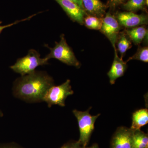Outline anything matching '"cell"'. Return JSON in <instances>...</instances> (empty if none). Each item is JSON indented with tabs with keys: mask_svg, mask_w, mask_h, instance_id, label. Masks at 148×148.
Returning a JSON list of instances; mask_svg holds the SVG:
<instances>
[{
	"mask_svg": "<svg viewBox=\"0 0 148 148\" xmlns=\"http://www.w3.org/2000/svg\"><path fill=\"white\" fill-rule=\"evenodd\" d=\"M54 85L53 78L47 73L35 71L21 76L14 81L12 94L15 98L26 103H41L49 88Z\"/></svg>",
	"mask_w": 148,
	"mask_h": 148,
	"instance_id": "obj_1",
	"label": "cell"
},
{
	"mask_svg": "<svg viewBox=\"0 0 148 148\" xmlns=\"http://www.w3.org/2000/svg\"><path fill=\"white\" fill-rule=\"evenodd\" d=\"M59 42H56L55 45L53 48L47 47L49 49L50 52L45 57L48 60L51 58L57 59L62 63L79 68L80 63L77 60L73 51L66 42L65 36L61 35Z\"/></svg>",
	"mask_w": 148,
	"mask_h": 148,
	"instance_id": "obj_2",
	"label": "cell"
},
{
	"mask_svg": "<svg viewBox=\"0 0 148 148\" xmlns=\"http://www.w3.org/2000/svg\"><path fill=\"white\" fill-rule=\"evenodd\" d=\"M48 61L46 58H41L38 51L32 49L27 56L17 59L10 68L14 72L24 76L34 71L38 66L47 65Z\"/></svg>",
	"mask_w": 148,
	"mask_h": 148,
	"instance_id": "obj_3",
	"label": "cell"
},
{
	"mask_svg": "<svg viewBox=\"0 0 148 148\" xmlns=\"http://www.w3.org/2000/svg\"><path fill=\"white\" fill-rule=\"evenodd\" d=\"M91 108L87 110L82 112L76 110L73 111L75 116L76 118L79 127L80 136L79 142L85 148L89 143L90 137L95 128V121L101 114L92 116L89 113Z\"/></svg>",
	"mask_w": 148,
	"mask_h": 148,
	"instance_id": "obj_4",
	"label": "cell"
},
{
	"mask_svg": "<svg viewBox=\"0 0 148 148\" xmlns=\"http://www.w3.org/2000/svg\"><path fill=\"white\" fill-rule=\"evenodd\" d=\"M73 93L71 85V80L67 79L60 85H54L49 88L46 92L43 102H45L49 108L54 105L64 107L66 98Z\"/></svg>",
	"mask_w": 148,
	"mask_h": 148,
	"instance_id": "obj_5",
	"label": "cell"
},
{
	"mask_svg": "<svg viewBox=\"0 0 148 148\" xmlns=\"http://www.w3.org/2000/svg\"><path fill=\"white\" fill-rule=\"evenodd\" d=\"M102 19V27L100 31L110 42L114 50L116 49V44L122 27L114 15L112 14L110 12H106Z\"/></svg>",
	"mask_w": 148,
	"mask_h": 148,
	"instance_id": "obj_6",
	"label": "cell"
},
{
	"mask_svg": "<svg viewBox=\"0 0 148 148\" xmlns=\"http://www.w3.org/2000/svg\"><path fill=\"white\" fill-rule=\"evenodd\" d=\"M122 28L131 29L148 24V15L145 13L139 14L135 12L125 11L118 12L114 15Z\"/></svg>",
	"mask_w": 148,
	"mask_h": 148,
	"instance_id": "obj_7",
	"label": "cell"
},
{
	"mask_svg": "<svg viewBox=\"0 0 148 148\" xmlns=\"http://www.w3.org/2000/svg\"><path fill=\"white\" fill-rule=\"evenodd\" d=\"M134 131L125 127H118L111 140L110 148H132Z\"/></svg>",
	"mask_w": 148,
	"mask_h": 148,
	"instance_id": "obj_8",
	"label": "cell"
},
{
	"mask_svg": "<svg viewBox=\"0 0 148 148\" xmlns=\"http://www.w3.org/2000/svg\"><path fill=\"white\" fill-rule=\"evenodd\" d=\"M55 1L61 6L72 20L80 25H84L85 16L87 15L79 6L69 0Z\"/></svg>",
	"mask_w": 148,
	"mask_h": 148,
	"instance_id": "obj_9",
	"label": "cell"
},
{
	"mask_svg": "<svg viewBox=\"0 0 148 148\" xmlns=\"http://www.w3.org/2000/svg\"><path fill=\"white\" fill-rule=\"evenodd\" d=\"M114 57L112 64L108 75L111 84H114L116 81L119 78L124 75L127 69V64L125 61H123L118 54L116 49H114Z\"/></svg>",
	"mask_w": 148,
	"mask_h": 148,
	"instance_id": "obj_10",
	"label": "cell"
},
{
	"mask_svg": "<svg viewBox=\"0 0 148 148\" xmlns=\"http://www.w3.org/2000/svg\"><path fill=\"white\" fill-rule=\"evenodd\" d=\"M82 9L87 15L103 18L106 13L107 5L100 0H82Z\"/></svg>",
	"mask_w": 148,
	"mask_h": 148,
	"instance_id": "obj_11",
	"label": "cell"
},
{
	"mask_svg": "<svg viewBox=\"0 0 148 148\" xmlns=\"http://www.w3.org/2000/svg\"><path fill=\"white\" fill-rule=\"evenodd\" d=\"M125 31L131 41L135 45H140L144 41L147 40L148 30L145 25H142L131 29H125Z\"/></svg>",
	"mask_w": 148,
	"mask_h": 148,
	"instance_id": "obj_12",
	"label": "cell"
},
{
	"mask_svg": "<svg viewBox=\"0 0 148 148\" xmlns=\"http://www.w3.org/2000/svg\"><path fill=\"white\" fill-rule=\"evenodd\" d=\"M148 123V109H140L132 114V125L130 128L133 131L140 130Z\"/></svg>",
	"mask_w": 148,
	"mask_h": 148,
	"instance_id": "obj_13",
	"label": "cell"
},
{
	"mask_svg": "<svg viewBox=\"0 0 148 148\" xmlns=\"http://www.w3.org/2000/svg\"><path fill=\"white\" fill-rule=\"evenodd\" d=\"M117 51H118L120 54V58L124 57L126 51L132 47V42L129 36L125 30L120 32L116 44Z\"/></svg>",
	"mask_w": 148,
	"mask_h": 148,
	"instance_id": "obj_14",
	"label": "cell"
},
{
	"mask_svg": "<svg viewBox=\"0 0 148 148\" xmlns=\"http://www.w3.org/2000/svg\"><path fill=\"white\" fill-rule=\"evenodd\" d=\"M132 148H148V136L146 133L138 130L133 132Z\"/></svg>",
	"mask_w": 148,
	"mask_h": 148,
	"instance_id": "obj_15",
	"label": "cell"
},
{
	"mask_svg": "<svg viewBox=\"0 0 148 148\" xmlns=\"http://www.w3.org/2000/svg\"><path fill=\"white\" fill-rule=\"evenodd\" d=\"M121 6L122 8L126 11L133 12L146 10V7L147 6L146 0H127Z\"/></svg>",
	"mask_w": 148,
	"mask_h": 148,
	"instance_id": "obj_16",
	"label": "cell"
},
{
	"mask_svg": "<svg viewBox=\"0 0 148 148\" xmlns=\"http://www.w3.org/2000/svg\"><path fill=\"white\" fill-rule=\"evenodd\" d=\"M84 25L88 29L100 31L102 25V18L86 15L85 16L84 20Z\"/></svg>",
	"mask_w": 148,
	"mask_h": 148,
	"instance_id": "obj_17",
	"label": "cell"
},
{
	"mask_svg": "<svg viewBox=\"0 0 148 148\" xmlns=\"http://www.w3.org/2000/svg\"><path fill=\"white\" fill-rule=\"evenodd\" d=\"M132 60H137L143 61L145 63L148 62V47L147 46L142 47L139 46L136 53L131 57H130L126 63Z\"/></svg>",
	"mask_w": 148,
	"mask_h": 148,
	"instance_id": "obj_18",
	"label": "cell"
},
{
	"mask_svg": "<svg viewBox=\"0 0 148 148\" xmlns=\"http://www.w3.org/2000/svg\"><path fill=\"white\" fill-rule=\"evenodd\" d=\"M127 0H108V3L106 5L107 7L111 9L115 8L121 5L126 2Z\"/></svg>",
	"mask_w": 148,
	"mask_h": 148,
	"instance_id": "obj_19",
	"label": "cell"
},
{
	"mask_svg": "<svg viewBox=\"0 0 148 148\" xmlns=\"http://www.w3.org/2000/svg\"><path fill=\"white\" fill-rule=\"evenodd\" d=\"M60 148H84L78 141H71L64 144Z\"/></svg>",
	"mask_w": 148,
	"mask_h": 148,
	"instance_id": "obj_20",
	"label": "cell"
},
{
	"mask_svg": "<svg viewBox=\"0 0 148 148\" xmlns=\"http://www.w3.org/2000/svg\"><path fill=\"white\" fill-rule=\"evenodd\" d=\"M33 16H29V17H28V18H24V19H22V20H18V21H15V22H13V23H11V24H7V25H1V22L0 21V34H1V32H2L3 30L4 29H6V28H8V27H12V26H13V25H15V24H18V23H20V22H22V21H27V20H29V19H31V18L33 17Z\"/></svg>",
	"mask_w": 148,
	"mask_h": 148,
	"instance_id": "obj_21",
	"label": "cell"
},
{
	"mask_svg": "<svg viewBox=\"0 0 148 148\" xmlns=\"http://www.w3.org/2000/svg\"><path fill=\"white\" fill-rule=\"evenodd\" d=\"M0 148H24L15 143H9L0 144Z\"/></svg>",
	"mask_w": 148,
	"mask_h": 148,
	"instance_id": "obj_22",
	"label": "cell"
},
{
	"mask_svg": "<svg viewBox=\"0 0 148 148\" xmlns=\"http://www.w3.org/2000/svg\"><path fill=\"white\" fill-rule=\"evenodd\" d=\"M69 1H71L76 4L83 10L82 0H69Z\"/></svg>",
	"mask_w": 148,
	"mask_h": 148,
	"instance_id": "obj_23",
	"label": "cell"
},
{
	"mask_svg": "<svg viewBox=\"0 0 148 148\" xmlns=\"http://www.w3.org/2000/svg\"><path fill=\"white\" fill-rule=\"evenodd\" d=\"M84 148H100L99 147V146H98V145L97 144H94V145H92V146L91 147H85Z\"/></svg>",
	"mask_w": 148,
	"mask_h": 148,
	"instance_id": "obj_24",
	"label": "cell"
},
{
	"mask_svg": "<svg viewBox=\"0 0 148 148\" xmlns=\"http://www.w3.org/2000/svg\"><path fill=\"white\" fill-rule=\"evenodd\" d=\"M4 116V114L3 113L2 111L0 110V118Z\"/></svg>",
	"mask_w": 148,
	"mask_h": 148,
	"instance_id": "obj_25",
	"label": "cell"
}]
</instances>
